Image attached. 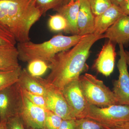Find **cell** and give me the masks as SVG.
I'll return each mask as SVG.
<instances>
[{"label":"cell","mask_w":129,"mask_h":129,"mask_svg":"<svg viewBox=\"0 0 129 129\" xmlns=\"http://www.w3.org/2000/svg\"><path fill=\"white\" fill-rule=\"evenodd\" d=\"M21 105V90L17 83L0 91V121L19 115Z\"/></svg>","instance_id":"9c48e42d"},{"label":"cell","mask_w":129,"mask_h":129,"mask_svg":"<svg viewBox=\"0 0 129 129\" xmlns=\"http://www.w3.org/2000/svg\"><path fill=\"white\" fill-rule=\"evenodd\" d=\"M80 5V0H72L56 11L67 20L68 27L65 33L72 35H78L77 22Z\"/></svg>","instance_id":"9a60e30c"},{"label":"cell","mask_w":129,"mask_h":129,"mask_svg":"<svg viewBox=\"0 0 129 129\" xmlns=\"http://www.w3.org/2000/svg\"><path fill=\"white\" fill-rule=\"evenodd\" d=\"M43 80L47 89L44 98L47 109L59 116L63 120L75 119L62 91L49 85L45 79H43Z\"/></svg>","instance_id":"30bf717a"},{"label":"cell","mask_w":129,"mask_h":129,"mask_svg":"<svg viewBox=\"0 0 129 129\" xmlns=\"http://www.w3.org/2000/svg\"><path fill=\"white\" fill-rule=\"evenodd\" d=\"M63 94L75 119L86 118L90 105L83 95L79 83V79L73 81L65 86Z\"/></svg>","instance_id":"8992f818"},{"label":"cell","mask_w":129,"mask_h":129,"mask_svg":"<svg viewBox=\"0 0 129 129\" xmlns=\"http://www.w3.org/2000/svg\"><path fill=\"white\" fill-rule=\"evenodd\" d=\"M101 125L106 129H129V122H120L111 124Z\"/></svg>","instance_id":"83f0119b"},{"label":"cell","mask_w":129,"mask_h":129,"mask_svg":"<svg viewBox=\"0 0 129 129\" xmlns=\"http://www.w3.org/2000/svg\"><path fill=\"white\" fill-rule=\"evenodd\" d=\"M112 4L113 5H115L117 6H119V5L121 4V3L124 0H110Z\"/></svg>","instance_id":"4dcf8cb0"},{"label":"cell","mask_w":129,"mask_h":129,"mask_svg":"<svg viewBox=\"0 0 129 129\" xmlns=\"http://www.w3.org/2000/svg\"><path fill=\"white\" fill-rule=\"evenodd\" d=\"M79 83L83 95L90 105L103 108L119 105L113 91L94 75L89 73L81 75Z\"/></svg>","instance_id":"277c9868"},{"label":"cell","mask_w":129,"mask_h":129,"mask_svg":"<svg viewBox=\"0 0 129 129\" xmlns=\"http://www.w3.org/2000/svg\"><path fill=\"white\" fill-rule=\"evenodd\" d=\"M119 46L120 58L117 64L119 75L118 78L113 83L112 91L119 105L129 106V72L126 62L125 50L122 44Z\"/></svg>","instance_id":"ba28073f"},{"label":"cell","mask_w":129,"mask_h":129,"mask_svg":"<svg viewBox=\"0 0 129 129\" xmlns=\"http://www.w3.org/2000/svg\"><path fill=\"white\" fill-rule=\"evenodd\" d=\"M16 43L14 37L0 26V45L15 46Z\"/></svg>","instance_id":"484cf974"},{"label":"cell","mask_w":129,"mask_h":129,"mask_svg":"<svg viewBox=\"0 0 129 129\" xmlns=\"http://www.w3.org/2000/svg\"><path fill=\"white\" fill-rule=\"evenodd\" d=\"M48 25L49 29L52 32H65L68 27V23L64 17L57 13L54 15H50Z\"/></svg>","instance_id":"ffe728a7"},{"label":"cell","mask_w":129,"mask_h":129,"mask_svg":"<svg viewBox=\"0 0 129 129\" xmlns=\"http://www.w3.org/2000/svg\"><path fill=\"white\" fill-rule=\"evenodd\" d=\"M62 120L58 115L46 109L45 129H58Z\"/></svg>","instance_id":"cb8c5ba5"},{"label":"cell","mask_w":129,"mask_h":129,"mask_svg":"<svg viewBox=\"0 0 129 129\" xmlns=\"http://www.w3.org/2000/svg\"><path fill=\"white\" fill-rule=\"evenodd\" d=\"M116 56L115 44L109 40L103 46L93 68L104 76H109L113 72Z\"/></svg>","instance_id":"8fae6325"},{"label":"cell","mask_w":129,"mask_h":129,"mask_svg":"<svg viewBox=\"0 0 129 129\" xmlns=\"http://www.w3.org/2000/svg\"><path fill=\"white\" fill-rule=\"evenodd\" d=\"M64 0H36V6L42 15L48 10L56 11L63 5Z\"/></svg>","instance_id":"44dd1931"},{"label":"cell","mask_w":129,"mask_h":129,"mask_svg":"<svg viewBox=\"0 0 129 129\" xmlns=\"http://www.w3.org/2000/svg\"><path fill=\"white\" fill-rule=\"evenodd\" d=\"M125 51V57H126V62L128 67L129 68V51Z\"/></svg>","instance_id":"d6a6232c"},{"label":"cell","mask_w":129,"mask_h":129,"mask_svg":"<svg viewBox=\"0 0 129 129\" xmlns=\"http://www.w3.org/2000/svg\"><path fill=\"white\" fill-rule=\"evenodd\" d=\"M119 6L125 15L129 16V0H124Z\"/></svg>","instance_id":"f546056e"},{"label":"cell","mask_w":129,"mask_h":129,"mask_svg":"<svg viewBox=\"0 0 129 129\" xmlns=\"http://www.w3.org/2000/svg\"><path fill=\"white\" fill-rule=\"evenodd\" d=\"M95 17L88 0H80L77 26L78 35L85 36L94 34Z\"/></svg>","instance_id":"5bb4252c"},{"label":"cell","mask_w":129,"mask_h":129,"mask_svg":"<svg viewBox=\"0 0 129 129\" xmlns=\"http://www.w3.org/2000/svg\"><path fill=\"white\" fill-rule=\"evenodd\" d=\"M20 87L24 95L33 104L44 109H47L46 103L44 97L33 94L21 88V86Z\"/></svg>","instance_id":"d4e9b609"},{"label":"cell","mask_w":129,"mask_h":129,"mask_svg":"<svg viewBox=\"0 0 129 129\" xmlns=\"http://www.w3.org/2000/svg\"><path fill=\"white\" fill-rule=\"evenodd\" d=\"M75 129H105L96 121L88 118L75 119Z\"/></svg>","instance_id":"603a6c76"},{"label":"cell","mask_w":129,"mask_h":129,"mask_svg":"<svg viewBox=\"0 0 129 129\" xmlns=\"http://www.w3.org/2000/svg\"><path fill=\"white\" fill-rule=\"evenodd\" d=\"M124 15L119 6L112 5L103 13L95 17L94 34H104L119 18Z\"/></svg>","instance_id":"4fadbf2b"},{"label":"cell","mask_w":129,"mask_h":129,"mask_svg":"<svg viewBox=\"0 0 129 129\" xmlns=\"http://www.w3.org/2000/svg\"><path fill=\"white\" fill-rule=\"evenodd\" d=\"M86 36L78 35L67 36L61 34L40 44H36L30 41L18 43L17 48L19 58L28 62L36 59L41 60L49 64L57 53L72 48Z\"/></svg>","instance_id":"3957f363"},{"label":"cell","mask_w":129,"mask_h":129,"mask_svg":"<svg viewBox=\"0 0 129 129\" xmlns=\"http://www.w3.org/2000/svg\"><path fill=\"white\" fill-rule=\"evenodd\" d=\"M0 129H7L6 121H0Z\"/></svg>","instance_id":"1f68e13d"},{"label":"cell","mask_w":129,"mask_h":129,"mask_svg":"<svg viewBox=\"0 0 129 129\" xmlns=\"http://www.w3.org/2000/svg\"><path fill=\"white\" fill-rule=\"evenodd\" d=\"M17 83L21 88L33 94L44 97L46 94L47 89L43 79L32 76L26 70H22Z\"/></svg>","instance_id":"2e32d148"},{"label":"cell","mask_w":129,"mask_h":129,"mask_svg":"<svg viewBox=\"0 0 129 129\" xmlns=\"http://www.w3.org/2000/svg\"><path fill=\"white\" fill-rule=\"evenodd\" d=\"M27 72L34 77H41L45 73L49 68L47 63L40 60H34L28 62Z\"/></svg>","instance_id":"d6986e66"},{"label":"cell","mask_w":129,"mask_h":129,"mask_svg":"<svg viewBox=\"0 0 129 129\" xmlns=\"http://www.w3.org/2000/svg\"><path fill=\"white\" fill-rule=\"evenodd\" d=\"M7 129H25L19 115H17L9 118L6 121Z\"/></svg>","instance_id":"4316f807"},{"label":"cell","mask_w":129,"mask_h":129,"mask_svg":"<svg viewBox=\"0 0 129 129\" xmlns=\"http://www.w3.org/2000/svg\"><path fill=\"white\" fill-rule=\"evenodd\" d=\"M88 1L95 17L103 13L112 5L110 0H88Z\"/></svg>","instance_id":"7402d4cb"},{"label":"cell","mask_w":129,"mask_h":129,"mask_svg":"<svg viewBox=\"0 0 129 129\" xmlns=\"http://www.w3.org/2000/svg\"><path fill=\"white\" fill-rule=\"evenodd\" d=\"M104 35H87L73 47L57 53L49 63L51 72L46 81L53 88L62 91L66 85L79 79L88 69L86 61L92 46Z\"/></svg>","instance_id":"6da1fadb"},{"label":"cell","mask_w":129,"mask_h":129,"mask_svg":"<svg viewBox=\"0 0 129 129\" xmlns=\"http://www.w3.org/2000/svg\"><path fill=\"white\" fill-rule=\"evenodd\" d=\"M19 87L21 105L19 115L25 129H45L46 109L33 104L24 95Z\"/></svg>","instance_id":"52a82bcc"},{"label":"cell","mask_w":129,"mask_h":129,"mask_svg":"<svg viewBox=\"0 0 129 129\" xmlns=\"http://www.w3.org/2000/svg\"><path fill=\"white\" fill-rule=\"evenodd\" d=\"M86 118L94 120L101 124L129 122V106L113 105L101 108L90 105Z\"/></svg>","instance_id":"5b68a950"},{"label":"cell","mask_w":129,"mask_h":129,"mask_svg":"<svg viewBox=\"0 0 129 129\" xmlns=\"http://www.w3.org/2000/svg\"><path fill=\"white\" fill-rule=\"evenodd\" d=\"M75 119L62 120L58 129H75Z\"/></svg>","instance_id":"f1b7e54d"},{"label":"cell","mask_w":129,"mask_h":129,"mask_svg":"<svg viewBox=\"0 0 129 129\" xmlns=\"http://www.w3.org/2000/svg\"><path fill=\"white\" fill-rule=\"evenodd\" d=\"M17 48L13 45H0V71L17 69L20 67Z\"/></svg>","instance_id":"e0dca14e"},{"label":"cell","mask_w":129,"mask_h":129,"mask_svg":"<svg viewBox=\"0 0 129 129\" xmlns=\"http://www.w3.org/2000/svg\"></svg>","instance_id":"e575fe53"},{"label":"cell","mask_w":129,"mask_h":129,"mask_svg":"<svg viewBox=\"0 0 129 129\" xmlns=\"http://www.w3.org/2000/svg\"><path fill=\"white\" fill-rule=\"evenodd\" d=\"M104 38L108 39L114 44H129V16L124 15L111 26L104 34Z\"/></svg>","instance_id":"7c38bea8"},{"label":"cell","mask_w":129,"mask_h":129,"mask_svg":"<svg viewBox=\"0 0 129 129\" xmlns=\"http://www.w3.org/2000/svg\"><path fill=\"white\" fill-rule=\"evenodd\" d=\"M42 16L36 0H0V26L18 43L30 41V29Z\"/></svg>","instance_id":"7a4b0ae2"},{"label":"cell","mask_w":129,"mask_h":129,"mask_svg":"<svg viewBox=\"0 0 129 129\" xmlns=\"http://www.w3.org/2000/svg\"><path fill=\"white\" fill-rule=\"evenodd\" d=\"M22 70L20 66L13 70L0 71V91L17 83Z\"/></svg>","instance_id":"ac0fdd59"},{"label":"cell","mask_w":129,"mask_h":129,"mask_svg":"<svg viewBox=\"0 0 129 129\" xmlns=\"http://www.w3.org/2000/svg\"><path fill=\"white\" fill-rule=\"evenodd\" d=\"M72 1V0H64V3H63V5H65V4L68 3L69 2H70V1ZM74 1H76V0H74Z\"/></svg>","instance_id":"836d02e7"}]
</instances>
